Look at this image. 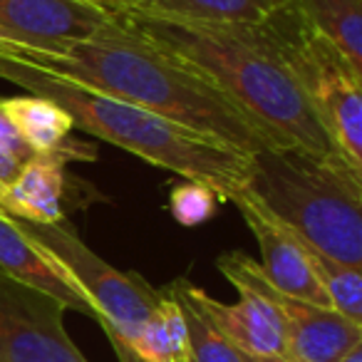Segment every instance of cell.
I'll use <instances>...</instances> for the list:
<instances>
[{"label":"cell","instance_id":"obj_18","mask_svg":"<svg viewBox=\"0 0 362 362\" xmlns=\"http://www.w3.org/2000/svg\"><path fill=\"white\" fill-rule=\"evenodd\" d=\"M166 291L176 298L184 320L189 330V355L187 362H243V352L233 347L226 337L218 332V327L209 320V315L202 310L192 296V283L179 278Z\"/></svg>","mask_w":362,"mask_h":362},{"label":"cell","instance_id":"obj_15","mask_svg":"<svg viewBox=\"0 0 362 362\" xmlns=\"http://www.w3.org/2000/svg\"><path fill=\"white\" fill-rule=\"evenodd\" d=\"M189 330L184 313L169 291H161V300L132 342L134 362H187Z\"/></svg>","mask_w":362,"mask_h":362},{"label":"cell","instance_id":"obj_25","mask_svg":"<svg viewBox=\"0 0 362 362\" xmlns=\"http://www.w3.org/2000/svg\"><path fill=\"white\" fill-rule=\"evenodd\" d=\"M337 362H362V342L352 347V350H347Z\"/></svg>","mask_w":362,"mask_h":362},{"label":"cell","instance_id":"obj_21","mask_svg":"<svg viewBox=\"0 0 362 362\" xmlns=\"http://www.w3.org/2000/svg\"><path fill=\"white\" fill-rule=\"evenodd\" d=\"M0 151H6L8 156H13L21 164H28V161L37 159V151L18 134V129L13 127V122L8 119V115L0 110Z\"/></svg>","mask_w":362,"mask_h":362},{"label":"cell","instance_id":"obj_2","mask_svg":"<svg viewBox=\"0 0 362 362\" xmlns=\"http://www.w3.org/2000/svg\"><path fill=\"white\" fill-rule=\"evenodd\" d=\"M136 35L216 87L273 144L340 151L325 134L296 80L263 40L258 25H223L161 16L136 6L119 13Z\"/></svg>","mask_w":362,"mask_h":362},{"label":"cell","instance_id":"obj_12","mask_svg":"<svg viewBox=\"0 0 362 362\" xmlns=\"http://www.w3.org/2000/svg\"><path fill=\"white\" fill-rule=\"evenodd\" d=\"M67 181L65 161L37 156L23 164L16 179L0 189V214L30 223L67 221Z\"/></svg>","mask_w":362,"mask_h":362},{"label":"cell","instance_id":"obj_24","mask_svg":"<svg viewBox=\"0 0 362 362\" xmlns=\"http://www.w3.org/2000/svg\"><path fill=\"white\" fill-rule=\"evenodd\" d=\"M243 362H300V360L291 357L288 352H281V355H243Z\"/></svg>","mask_w":362,"mask_h":362},{"label":"cell","instance_id":"obj_3","mask_svg":"<svg viewBox=\"0 0 362 362\" xmlns=\"http://www.w3.org/2000/svg\"><path fill=\"white\" fill-rule=\"evenodd\" d=\"M0 80L23 87L28 95L55 102L70 115L72 124L87 134L174 171L184 176V181L206 184L221 202H231L246 187L251 154L209 141L136 105L6 55H0Z\"/></svg>","mask_w":362,"mask_h":362},{"label":"cell","instance_id":"obj_9","mask_svg":"<svg viewBox=\"0 0 362 362\" xmlns=\"http://www.w3.org/2000/svg\"><path fill=\"white\" fill-rule=\"evenodd\" d=\"M241 211L246 226L251 228L253 238L261 248V271L266 281L276 291L286 293L298 300L313 303V305L330 308L325 293H322L317 278L313 276L310 261H308L305 243L281 223L246 187L231 199Z\"/></svg>","mask_w":362,"mask_h":362},{"label":"cell","instance_id":"obj_23","mask_svg":"<svg viewBox=\"0 0 362 362\" xmlns=\"http://www.w3.org/2000/svg\"><path fill=\"white\" fill-rule=\"evenodd\" d=\"M21 169H23L21 161H16L13 156H8L6 151H0V189L8 187V184L18 176V171Z\"/></svg>","mask_w":362,"mask_h":362},{"label":"cell","instance_id":"obj_13","mask_svg":"<svg viewBox=\"0 0 362 362\" xmlns=\"http://www.w3.org/2000/svg\"><path fill=\"white\" fill-rule=\"evenodd\" d=\"M0 110L18 129V134L40 156H55L60 161H95L97 146L72 136L70 115L45 97L23 95L0 100Z\"/></svg>","mask_w":362,"mask_h":362},{"label":"cell","instance_id":"obj_5","mask_svg":"<svg viewBox=\"0 0 362 362\" xmlns=\"http://www.w3.org/2000/svg\"><path fill=\"white\" fill-rule=\"evenodd\" d=\"M258 30L291 72L332 144L362 169V72L293 3L258 23Z\"/></svg>","mask_w":362,"mask_h":362},{"label":"cell","instance_id":"obj_26","mask_svg":"<svg viewBox=\"0 0 362 362\" xmlns=\"http://www.w3.org/2000/svg\"><path fill=\"white\" fill-rule=\"evenodd\" d=\"M139 6H141V0H139Z\"/></svg>","mask_w":362,"mask_h":362},{"label":"cell","instance_id":"obj_20","mask_svg":"<svg viewBox=\"0 0 362 362\" xmlns=\"http://www.w3.org/2000/svg\"><path fill=\"white\" fill-rule=\"evenodd\" d=\"M218 202L221 199L211 187L199 184V181H184L171 189L169 209L181 226H199L216 214Z\"/></svg>","mask_w":362,"mask_h":362},{"label":"cell","instance_id":"obj_17","mask_svg":"<svg viewBox=\"0 0 362 362\" xmlns=\"http://www.w3.org/2000/svg\"><path fill=\"white\" fill-rule=\"evenodd\" d=\"M291 0H141V8L161 16L223 25H258Z\"/></svg>","mask_w":362,"mask_h":362},{"label":"cell","instance_id":"obj_11","mask_svg":"<svg viewBox=\"0 0 362 362\" xmlns=\"http://www.w3.org/2000/svg\"><path fill=\"white\" fill-rule=\"evenodd\" d=\"M271 300L286 325V352L300 362H337L362 342V325L332 308L298 300L271 286Z\"/></svg>","mask_w":362,"mask_h":362},{"label":"cell","instance_id":"obj_6","mask_svg":"<svg viewBox=\"0 0 362 362\" xmlns=\"http://www.w3.org/2000/svg\"><path fill=\"white\" fill-rule=\"evenodd\" d=\"M16 226L65 271L75 288L95 308L97 322L107 332L122 362L132 360V342L161 300V291L151 288L136 273H122L102 261L90 246L82 243L67 221L30 223L13 218Z\"/></svg>","mask_w":362,"mask_h":362},{"label":"cell","instance_id":"obj_8","mask_svg":"<svg viewBox=\"0 0 362 362\" xmlns=\"http://www.w3.org/2000/svg\"><path fill=\"white\" fill-rule=\"evenodd\" d=\"M57 298L0 271V362H87Z\"/></svg>","mask_w":362,"mask_h":362},{"label":"cell","instance_id":"obj_10","mask_svg":"<svg viewBox=\"0 0 362 362\" xmlns=\"http://www.w3.org/2000/svg\"><path fill=\"white\" fill-rule=\"evenodd\" d=\"M112 18V13L77 0H0V28L21 45L52 55L92 37Z\"/></svg>","mask_w":362,"mask_h":362},{"label":"cell","instance_id":"obj_19","mask_svg":"<svg viewBox=\"0 0 362 362\" xmlns=\"http://www.w3.org/2000/svg\"><path fill=\"white\" fill-rule=\"evenodd\" d=\"M305 253L310 261L313 276L317 278L332 310L362 325V268L332 261V258L313 251L308 243Z\"/></svg>","mask_w":362,"mask_h":362},{"label":"cell","instance_id":"obj_14","mask_svg":"<svg viewBox=\"0 0 362 362\" xmlns=\"http://www.w3.org/2000/svg\"><path fill=\"white\" fill-rule=\"evenodd\" d=\"M0 271L57 298L67 310H77L97 320L95 308L65 276V271L50 261L6 214H0Z\"/></svg>","mask_w":362,"mask_h":362},{"label":"cell","instance_id":"obj_22","mask_svg":"<svg viewBox=\"0 0 362 362\" xmlns=\"http://www.w3.org/2000/svg\"><path fill=\"white\" fill-rule=\"evenodd\" d=\"M77 3H87V6L102 8V11L112 13V16H119V13L139 6V0H77Z\"/></svg>","mask_w":362,"mask_h":362},{"label":"cell","instance_id":"obj_4","mask_svg":"<svg viewBox=\"0 0 362 362\" xmlns=\"http://www.w3.org/2000/svg\"><path fill=\"white\" fill-rule=\"evenodd\" d=\"M246 189L313 251L362 268V169L340 151L263 146Z\"/></svg>","mask_w":362,"mask_h":362},{"label":"cell","instance_id":"obj_16","mask_svg":"<svg viewBox=\"0 0 362 362\" xmlns=\"http://www.w3.org/2000/svg\"><path fill=\"white\" fill-rule=\"evenodd\" d=\"M300 16L362 72V0H291Z\"/></svg>","mask_w":362,"mask_h":362},{"label":"cell","instance_id":"obj_7","mask_svg":"<svg viewBox=\"0 0 362 362\" xmlns=\"http://www.w3.org/2000/svg\"><path fill=\"white\" fill-rule=\"evenodd\" d=\"M218 271L238 291L236 303H221L206 291L192 286L194 300L202 305L209 320L218 327L223 337L243 355H281L286 352V325L271 300V283L246 253H223L218 258Z\"/></svg>","mask_w":362,"mask_h":362},{"label":"cell","instance_id":"obj_1","mask_svg":"<svg viewBox=\"0 0 362 362\" xmlns=\"http://www.w3.org/2000/svg\"><path fill=\"white\" fill-rule=\"evenodd\" d=\"M0 55L124 100L241 154L278 146L216 87L176 65L117 16L92 37L72 42L62 55L11 42L0 45Z\"/></svg>","mask_w":362,"mask_h":362}]
</instances>
